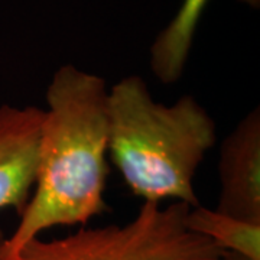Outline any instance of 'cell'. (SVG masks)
<instances>
[{
  "label": "cell",
  "instance_id": "cell-1",
  "mask_svg": "<svg viewBox=\"0 0 260 260\" xmlns=\"http://www.w3.org/2000/svg\"><path fill=\"white\" fill-rule=\"evenodd\" d=\"M107 95L100 75L73 64L54 73L45 94L34 188L18 227L0 244V260H13L52 227L84 225L109 211Z\"/></svg>",
  "mask_w": 260,
  "mask_h": 260
},
{
  "label": "cell",
  "instance_id": "cell-9",
  "mask_svg": "<svg viewBox=\"0 0 260 260\" xmlns=\"http://www.w3.org/2000/svg\"><path fill=\"white\" fill-rule=\"evenodd\" d=\"M5 240V234H3V232L0 230V244H2V242Z\"/></svg>",
  "mask_w": 260,
  "mask_h": 260
},
{
  "label": "cell",
  "instance_id": "cell-2",
  "mask_svg": "<svg viewBox=\"0 0 260 260\" xmlns=\"http://www.w3.org/2000/svg\"><path fill=\"white\" fill-rule=\"evenodd\" d=\"M109 155L143 203L200 205L197 171L217 143V127L194 95L158 103L140 75L109 88Z\"/></svg>",
  "mask_w": 260,
  "mask_h": 260
},
{
  "label": "cell",
  "instance_id": "cell-3",
  "mask_svg": "<svg viewBox=\"0 0 260 260\" xmlns=\"http://www.w3.org/2000/svg\"><path fill=\"white\" fill-rule=\"evenodd\" d=\"M191 207L143 203L123 225L80 229L61 239L37 237L13 260H214L224 251L203 236L188 230Z\"/></svg>",
  "mask_w": 260,
  "mask_h": 260
},
{
  "label": "cell",
  "instance_id": "cell-6",
  "mask_svg": "<svg viewBox=\"0 0 260 260\" xmlns=\"http://www.w3.org/2000/svg\"><path fill=\"white\" fill-rule=\"evenodd\" d=\"M210 0H184L177 15L152 42L150 70L162 84H175L185 71L201 16ZM259 9L260 0H239Z\"/></svg>",
  "mask_w": 260,
  "mask_h": 260
},
{
  "label": "cell",
  "instance_id": "cell-5",
  "mask_svg": "<svg viewBox=\"0 0 260 260\" xmlns=\"http://www.w3.org/2000/svg\"><path fill=\"white\" fill-rule=\"evenodd\" d=\"M44 109L0 106V211L20 214L28 203L37 171L38 140Z\"/></svg>",
  "mask_w": 260,
  "mask_h": 260
},
{
  "label": "cell",
  "instance_id": "cell-7",
  "mask_svg": "<svg viewBox=\"0 0 260 260\" xmlns=\"http://www.w3.org/2000/svg\"><path fill=\"white\" fill-rule=\"evenodd\" d=\"M185 225L223 251L260 260V221L236 218L200 204L188 210Z\"/></svg>",
  "mask_w": 260,
  "mask_h": 260
},
{
  "label": "cell",
  "instance_id": "cell-4",
  "mask_svg": "<svg viewBox=\"0 0 260 260\" xmlns=\"http://www.w3.org/2000/svg\"><path fill=\"white\" fill-rule=\"evenodd\" d=\"M220 194L214 210L260 221V109L247 113L225 136L218 156Z\"/></svg>",
  "mask_w": 260,
  "mask_h": 260
},
{
  "label": "cell",
  "instance_id": "cell-8",
  "mask_svg": "<svg viewBox=\"0 0 260 260\" xmlns=\"http://www.w3.org/2000/svg\"><path fill=\"white\" fill-rule=\"evenodd\" d=\"M214 260H249V259H246V257H243V256H239V254H234V253L224 251L220 257H217V259H214Z\"/></svg>",
  "mask_w": 260,
  "mask_h": 260
}]
</instances>
